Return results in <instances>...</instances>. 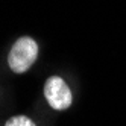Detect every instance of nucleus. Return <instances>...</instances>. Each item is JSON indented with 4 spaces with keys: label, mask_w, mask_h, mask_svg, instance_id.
Instances as JSON below:
<instances>
[{
    "label": "nucleus",
    "mask_w": 126,
    "mask_h": 126,
    "mask_svg": "<svg viewBox=\"0 0 126 126\" xmlns=\"http://www.w3.org/2000/svg\"><path fill=\"white\" fill-rule=\"evenodd\" d=\"M5 126H37V125L26 115H14L5 123Z\"/></svg>",
    "instance_id": "3"
},
{
    "label": "nucleus",
    "mask_w": 126,
    "mask_h": 126,
    "mask_svg": "<svg viewBox=\"0 0 126 126\" xmlns=\"http://www.w3.org/2000/svg\"><path fill=\"white\" fill-rule=\"evenodd\" d=\"M44 96H46V100L49 102V105L58 111L67 110L71 105V99H73L68 85L59 76H52L46 80Z\"/></svg>",
    "instance_id": "2"
},
{
    "label": "nucleus",
    "mask_w": 126,
    "mask_h": 126,
    "mask_svg": "<svg viewBox=\"0 0 126 126\" xmlns=\"http://www.w3.org/2000/svg\"><path fill=\"white\" fill-rule=\"evenodd\" d=\"M37 56L38 44L35 43V40L31 37H21L11 47V52L8 55V64L15 73H24L37 61Z\"/></svg>",
    "instance_id": "1"
}]
</instances>
